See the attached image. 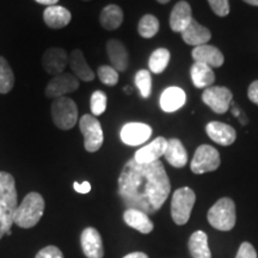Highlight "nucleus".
<instances>
[{"instance_id":"f257e3e1","label":"nucleus","mask_w":258,"mask_h":258,"mask_svg":"<svg viewBox=\"0 0 258 258\" xmlns=\"http://www.w3.org/2000/svg\"><path fill=\"white\" fill-rule=\"evenodd\" d=\"M171 184L160 160L139 164L132 158L118 177V195L128 208L154 214L169 198Z\"/></svg>"},{"instance_id":"f03ea898","label":"nucleus","mask_w":258,"mask_h":258,"mask_svg":"<svg viewBox=\"0 0 258 258\" xmlns=\"http://www.w3.org/2000/svg\"><path fill=\"white\" fill-rule=\"evenodd\" d=\"M17 207V189L14 176L0 171V239L11 231Z\"/></svg>"},{"instance_id":"7ed1b4c3","label":"nucleus","mask_w":258,"mask_h":258,"mask_svg":"<svg viewBox=\"0 0 258 258\" xmlns=\"http://www.w3.org/2000/svg\"><path fill=\"white\" fill-rule=\"evenodd\" d=\"M46 203L38 192H29L16 209L14 224L21 228H31L40 222Z\"/></svg>"},{"instance_id":"20e7f679","label":"nucleus","mask_w":258,"mask_h":258,"mask_svg":"<svg viewBox=\"0 0 258 258\" xmlns=\"http://www.w3.org/2000/svg\"><path fill=\"white\" fill-rule=\"evenodd\" d=\"M51 118L61 131H70L78 122V108L70 97H59L51 103Z\"/></svg>"},{"instance_id":"39448f33","label":"nucleus","mask_w":258,"mask_h":258,"mask_svg":"<svg viewBox=\"0 0 258 258\" xmlns=\"http://www.w3.org/2000/svg\"><path fill=\"white\" fill-rule=\"evenodd\" d=\"M208 222L219 231H231L235 225V205L231 199L222 198L208 211Z\"/></svg>"},{"instance_id":"423d86ee","label":"nucleus","mask_w":258,"mask_h":258,"mask_svg":"<svg viewBox=\"0 0 258 258\" xmlns=\"http://www.w3.org/2000/svg\"><path fill=\"white\" fill-rule=\"evenodd\" d=\"M195 201V192L188 186L177 189L173 192L171 200V217L177 225H185L188 222Z\"/></svg>"},{"instance_id":"0eeeda50","label":"nucleus","mask_w":258,"mask_h":258,"mask_svg":"<svg viewBox=\"0 0 258 258\" xmlns=\"http://www.w3.org/2000/svg\"><path fill=\"white\" fill-rule=\"evenodd\" d=\"M79 128L84 137V147L90 153L97 152L104 141L101 122L96 116L86 114L79 120Z\"/></svg>"},{"instance_id":"6e6552de","label":"nucleus","mask_w":258,"mask_h":258,"mask_svg":"<svg viewBox=\"0 0 258 258\" xmlns=\"http://www.w3.org/2000/svg\"><path fill=\"white\" fill-rule=\"evenodd\" d=\"M221 159L218 150L209 145H201L198 147L190 164V169L196 175H202L206 172H212L220 166Z\"/></svg>"},{"instance_id":"1a4fd4ad","label":"nucleus","mask_w":258,"mask_h":258,"mask_svg":"<svg viewBox=\"0 0 258 258\" xmlns=\"http://www.w3.org/2000/svg\"><path fill=\"white\" fill-rule=\"evenodd\" d=\"M231 90L224 86H209L202 93V101L217 114H225L232 103Z\"/></svg>"},{"instance_id":"9d476101","label":"nucleus","mask_w":258,"mask_h":258,"mask_svg":"<svg viewBox=\"0 0 258 258\" xmlns=\"http://www.w3.org/2000/svg\"><path fill=\"white\" fill-rule=\"evenodd\" d=\"M79 88V79L71 73H61L53 77L47 84L44 95L48 98H59L66 96L67 93L74 92Z\"/></svg>"},{"instance_id":"9b49d317","label":"nucleus","mask_w":258,"mask_h":258,"mask_svg":"<svg viewBox=\"0 0 258 258\" xmlns=\"http://www.w3.org/2000/svg\"><path fill=\"white\" fill-rule=\"evenodd\" d=\"M67 63H69V55L66 50L60 47L49 48L42 56V67L48 74L54 77L63 73Z\"/></svg>"},{"instance_id":"f8f14e48","label":"nucleus","mask_w":258,"mask_h":258,"mask_svg":"<svg viewBox=\"0 0 258 258\" xmlns=\"http://www.w3.org/2000/svg\"><path fill=\"white\" fill-rule=\"evenodd\" d=\"M151 135H152V128L140 122L125 123L121 129V140L128 146H139L146 143Z\"/></svg>"},{"instance_id":"ddd939ff","label":"nucleus","mask_w":258,"mask_h":258,"mask_svg":"<svg viewBox=\"0 0 258 258\" xmlns=\"http://www.w3.org/2000/svg\"><path fill=\"white\" fill-rule=\"evenodd\" d=\"M80 244L84 254L88 258H103L104 256L102 237L96 228L86 227L80 235Z\"/></svg>"},{"instance_id":"4468645a","label":"nucleus","mask_w":258,"mask_h":258,"mask_svg":"<svg viewBox=\"0 0 258 258\" xmlns=\"http://www.w3.org/2000/svg\"><path fill=\"white\" fill-rule=\"evenodd\" d=\"M167 147V140L163 137L154 139L151 144L146 145L140 150H138L134 154V160L139 164H150L153 161L159 160L160 157L164 156Z\"/></svg>"},{"instance_id":"2eb2a0df","label":"nucleus","mask_w":258,"mask_h":258,"mask_svg":"<svg viewBox=\"0 0 258 258\" xmlns=\"http://www.w3.org/2000/svg\"><path fill=\"white\" fill-rule=\"evenodd\" d=\"M207 135L211 138V140L214 141L221 146H230L237 139V133L234 128L230 124L222 123V122L213 121L209 122L206 127Z\"/></svg>"},{"instance_id":"dca6fc26","label":"nucleus","mask_w":258,"mask_h":258,"mask_svg":"<svg viewBox=\"0 0 258 258\" xmlns=\"http://www.w3.org/2000/svg\"><path fill=\"white\" fill-rule=\"evenodd\" d=\"M192 59L195 62H201L212 67V69H217L221 67L224 64V55L217 47L209 46V44H202V46L195 47L191 51Z\"/></svg>"},{"instance_id":"f3484780","label":"nucleus","mask_w":258,"mask_h":258,"mask_svg":"<svg viewBox=\"0 0 258 258\" xmlns=\"http://www.w3.org/2000/svg\"><path fill=\"white\" fill-rule=\"evenodd\" d=\"M106 53L112 67L117 72H124L128 69L129 54L124 44L118 40H109L106 43Z\"/></svg>"},{"instance_id":"a211bd4d","label":"nucleus","mask_w":258,"mask_h":258,"mask_svg":"<svg viewBox=\"0 0 258 258\" xmlns=\"http://www.w3.org/2000/svg\"><path fill=\"white\" fill-rule=\"evenodd\" d=\"M180 34H182V38L184 40L186 44L195 47L207 44L212 38L211 31L206 27L198 23L195 19H192L188 27L180 32Z\"/></svg>"},{"instance_id":"6ab92c4d","label":"nucleus","mask_w":258,"mask_h":258,"mask_svg":"<svg viewBox=\"0 0 258 258\" xmlns=\"http://www.w3.org/2000/svg\"><path fill=\"white\" fill-rule=\"evenodd\" d=\"M72 16L63 6H48L43 12V21L50 29H62L70 24Z\"/></svg>"},{"instance_id":"aec40b11","label":"nucleus","mask_w":258,"mask_h":258,"mask_svg":"<svg viewBox=\"0 0 258 258\" xmlns=\"http://www.w3.org/2000/svg\"><path fill=\"white\" fill-rule=\"evenodd\" d=\"M192 19L190 5L186 2H179L171 11L170 28L175 32H182Z\"/></svg>"},{"instance_id":"412c9836","label":"nucleus","mask_w":258,"mask_h":258,"mask_svg":"<svg viewBox=\"0 0 258 258\" xmlns=\"http://www.w3.org/2000/svg\"><path fill=\"white\" fill-rule=\"evenodd\" d=\"M123 220L129 227L134 228L143 234L151 233L154 228L152 220L148 218L146 213L138 211V209L128 208L123 213Z\"/></svg>"},{"instance_id":"4be33fe9","label":"nucleus","mask_w":258,"mask_h":258,"mask_svg":"<svg viewBox=\"0 0 258 258\" xmlns=\"http://www.w3.org/2000/svg\"><path fill=\"white\" fill-rule=\"evenodd\" d=\"M69 63L74 76L79 80H83V82H92L95 79V72L91 70V67L89 66L88 62H86L82 50L74 49L69 57Z\"/></svg>"},{"instance_id":"5701e85b","label":"nucleus","mask_w":258,"mask_h":258,"mask_svg":"<svg viewBox=\"0 0 258 258\" xmlns=\"http://www.w3.org/2000/svg\"><path fill=\"white\" fill-rule=\"evenodd\" d=\"M164 157L171 166L177 167V169L185 166L188 161V153L178 139L167 140V147Z\"/></svg>"},{"instance_id":"b1692460","label":"nucleus","mask_w":258,"mask_h":258,"mask_svg":"<svg viewBox=\"0 0 258 258\" xmlns=\"http://www.w3.org/2000/svg\"><path fill=\"white\" fill-rule=\"evenodd\" d=\"M184 103L185 92L176 86L166 89L160 96V108L165 112L177 111L184 105Z\"/></svg>"},{"instance_id":"393cba45","label":"nucleus","mask_w":258,"mask_h":258,"mask_svg":"<svg viewBox=\"0 0 258 258\" xmlns=\"http://www.w3.org/2000/svg\"><path fill=\"white\" fill-rule=\"evenodd\" d=\"M189 251L194 258H212L208 237L203 231H196L189 238Z\"/></svg>"},{"instance_id":"a878e982","label":"nucleus","mask_w":258,"mask_h":258,"mask_svg":"<svg viewBox=\"0 0 258 258\" xmlns=\"http://www.w3.org/2000/svg\"><path fill=\"white\" fill-rule=\"evenodd\" d=\"M190 74H191L194 85L198 89L209 88L215 80V74L213 72L212 67L201 62H195L192 64Z\"/></svg>"},{"instance_id":"bb28decb","label":"nucleus","mask_w":258,"mask_h":258,"mask_svg":"<svg viewBox=\"0 0 258 258\" xmlns=\"http://www.w3.org/2000/svg\"><path fill=\"white\" fill-rule=\"evenodd\" d=\"M99 22L105 30H116L123 22V11L117 5H108L102 10Z\"/></svg>"},{"instance_id":"cd10ccee","label":"nucleus","mask_w":258,"mask_h":258,"mask_svg":"<svg viewBox=\"0 0 258 258\" xmlns=\"http://www.w3.org/2000/svg\"><path fill=\"white\" fill-rule=\"evenodd\" d=\"M170 61V51L165 48H158L151 54L150 60H148V67L152 73L159 74L164 72L169 64Z\"/></svg>"},{"instance_id":"c85d7f7f","label":"nucleus","mask_w":258,"mask_h":258,"mask_svg":"<svg viewBox=\"0 0 258 258\" xmlns=\"http://www.w3.org/2000/svg\"><path fill=\"white\" fill-rule=\"evenodd\" d=\"M15 86V74L5 57L0 56V93H9Z\"/></svg>"},{"instance_id":"c756f323","label":"nucleus","mask_w":258,"mask_h":258,"mask_svg":"<svg viewBox=\"0 0 258 258\" xmlns=\"http://www.w3.org/2000/svg\"><path fill=\"white\" fill-rule=\"evenodd\" d=\"M139 35L144 38H152L159 31V21L156 16L145 15L138 25Z\"/></svg>"},{"instance_id":"7c9ffc66","label":"nucleus","mask_w":258,"mask_h":258,"mask_svg":"<svg viewBox=\"0 0 258 258\" xmlns=\"http://www.w3.org/2000/svg\"><path fill=\"white\" fill-rule=\"evenodd\" d=\"M135 85L140 91V95L144 98H148L152 92V78H151L150 71L141 70L135 76Z\"/></svg>"},{"instance_id":"2f4dec72","label":"nucleus","mask_w":258,"mask_h":258,"mask_svg":"<svg viewBox=\"0 0 258 258\" xmlns=\"http://www.w3.org/2000/svg\"><path fill=\"white\" fill-rule=\"evenodd\" d=\"M98 78L104 85L115 86L118 83V72L112 66H101L97 71Z\"/></svg>"},{"instance_id":"473e14b6","label":"nucleus","mask_w":258,"mask_h":258,"mask_svg":"<svg viewBox=\"0 0 258 258\" xmlns=\"http://www.w3.org/2000/svg\"><path fill=\"white\" fill-rule=\"evenodd\" d=\"M106 95L103 91H95L91 96L90 101V108L93 116H99L105 111L106 109Z\"/></svg>"},{"instance_id":"72a5a7b5","label":"nucleus","mask_w":258,"mask_h":258,"mask_svg":"<svg viewBox=\"0 0 258 258\" xmlns=\"http://www.w3.org/2000/svg\"><path fill=\"white\" fill-rule=\"evenodd\" d=\"M209 5L215 15L219 17H225L230 14V3L228 0H208Z\"/></svg>"},{"instance_id":"f704fd0d","label":"nucleus","mask_w":258,"mask_h":258,"mask_svg":"<svg viewBox=\"0 0 258 258\" xmlns=\"http://www.w3.org/2000/svg\"><path fill=\"white\" fill-rule=\"evenodd\" d=\"M35 258H63V254L59 247L49 245V246L43 247V249L38 251Z\"/></svg>"},{"instance_id":"c9c22d12","label":"nucleus","mask_w":258,"mask_h":258,"mask_svg":"<svg viewBox=\"0 0 258 258\" xmlns=\"http://www.w3.org/2000/svg\"><path fill=\"white\" fill-rule=\"evenodd\" d=\"M235 258H257V252L252 246V244L245 241V243L240 245Z\"/></svg>"},{"instance_id":"e433bc0d","label":"nucleus","mask_w":258,"mask_h":258,"mask_svg":"<svg viewBox=\"0 0 258 258\" xmlns=\"http://www.w3.org/2000/svg\"><path fill=\"white\" fill-rule=\"evenodd\" d=\"M247 97H249L251 102L258 105V80H254V82L249 86Z\"/></svg>"},{"instance_id":"4c0bfd02","label":"nucleus","mask_w":258,"mask_h":258,"mask_svg":"<svg viewBox=\"0 0 258 258\" xmlns=\"http://www.w3.org/2000/svg\"><path fill=\"white\" fill-rule=\"evenodd\" d=\"M73 188L76 190L77 192L79 194H88L91 191V184H90L89 182H83V183H74L73 184Z\"/></svg>"},{"instance_id":"58836bf2","label":"nucleus","mask_w":258,"mask_h":258,"mask_svg":"<svg viewBox=\"0 0 258 258\" xmlns=\"http://www.w3.org/2000/svg\"><path fill=\"white\" fill-rule=\"evenodd\" d=\"M123 258H148V256L144 252H132V253L125 254Z\"/></svg>"},{"instance_id":"ea45409f","label":"nucleus","mask_w":258,"mask_h":258,"mask_svg":"<svg viewBox=\"0 0 258 258\" xmlns=\"http://www.w3.org/2000/svg\"><path fill=\"white\" fill-rule=\"evenodd\" d=\"M35 2L38 3V4L47 5V8H48V6L56 5V4H57V2H59V0H35Z\"/></svg>"},{"instance_id":"a19ab883","label":"nucleus","mask_w":258,"mask_h":258,"mask_svg":"<svg viewBox=\"0 0 258 258\" xmlns=\"http://www.w3.org/2000/svg\"><path fill=\"white\" fill-rule=\"evenodd\" d=\"M244 2L247 3V4H250V5L258 6V0H244Z\"/></svg>"},{"instance_id":"79ce46f5","label":"nucleus","mask_w":258,"mask_h":258,"mask_svg":"<svg viewBox=\"0 0 258 258\" xmlns=\"http://www.w3.org/2000/svg\"><path fill=\"white\" fill-rule=\"evenodd\" d=\"M232 112H233V115H234V116H237V117H239V115H240V110H238L237 108H233V109H232Z\"/></svg>"},{"instance_id":"37998d69","label":"nucleus","mask_w":258,"mask_h":258,"mask_svg":"<svg viewBox=\"0 0 258 258\" xmlns=\"http://www.w3.org/2000/svg\"><path fill=\"white\" fill-rule=\"evenodd\" d=\"M158 3H160V4H167V3L170 2V0H157Z\"/></svg>"},{"instance_id":"c03bdc74","label":"nucleus","mask_w":258,"mask_h":258,"mask_svg":"<svg viewBox=\"0 0 258 258\" xmlns=\"http://www.w3.org/2000/svg\"><path fill=\"white\" fill-rule=\"evenodd\" d=\"M124 91H125V93H128V95H129V93H132V89L129 88V86H127V88L124 89Z\"/></svg>"},{"instance_id":"a18cd8bd","label":"nucleus","mask_w":258,"mask_h":258,"mask_svg":"<svg viewBox=\"0 0 258 258\" xmlns=\"http://www.w3.org/2000/svg\"><path fill=\"white\" fill-rule=\"evenodd\" d=\"M84 2H90V0H84Z\"/></svg>"}]
</instances>
